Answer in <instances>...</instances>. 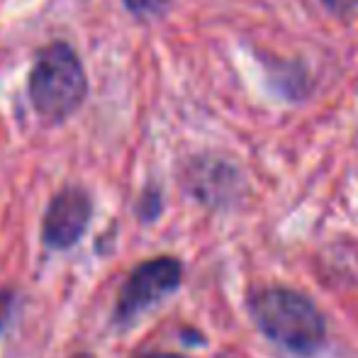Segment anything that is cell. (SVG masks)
Masks as SVG:
<instances>
[{
    "instance_id": "1",
    "label": "cell",
    "mask_w": 358,
    "mask_h": 358,
    "mask_svg": "<svg viewBox=\"0 0 358 358\" xmlns=\"http://www.w3.org/2000/svg\"><path fill=\"white\" fill-rule=\"evenodd\" d=\"M259 329L292 354L310 356L324 344V320L317 305L290 287H266L251 300Z\"/></svg>"
},
{
    "instance_id": "2",
    "label": "cell",
    "mask_w": 358,
    "mask_h": 358,
    "mask_svg": "<svg viewBox=\"0 0 358 358\" xmlns=\"http://www.w3.org/2000/svg\"><path fill=\"white\" fill-rule=\"evenodd\" d=\"M88 93L83 64L66 42H52L37 54L29 71V100L39 117L62 122L80 108Z\"/></svg>"
},
{
    "instance_id": "3",
    "label": "cell",
    "mask_w": 358,
    "mask_h": 358,
    "mask_svg": "<svg viewBox=\"0 0 358 358\" xmlns=\"http://www.w3.org/2000/svg\"><path fill=\"white\" fill-rule=\"evenodd\" d=\"M180 275H183V268L171 256L144 261L142 266L132 271V275L120 292L117 317L129 320V317L144 312L146 307H151L154 302H159L161 297L171 295L180 285Z\"/></svg>"
},
{
    "instance_id": "4",
    "label": "cell",
    "mask_w": 358,
    "mask_h": 358,
    "mask_svg": "<svg viewBox=\"0 0 358 358\" xmlns=\"http://www.w3.org/2000/svg\"><path fill=\"white\" fill-rule=\"evenodd\" d=\"M90 198L80 188H66L52 200L44 215L42 236L52 249H69L83 236L90 222Z\"/></svg>"
},
{
    "instance_id": "5",
    "label": "cell",
    "mask_w": 358,
    "mask_h": 358,
    "mask_svg": "<svg viewBox=\"0 0 358 358\" xmlns=\"http://www.w3.org/2000/svg\"><path fill=\"white\" fill-rule=\"evenodd\" d=\"M169 0H124L129 13H134L137 17H151V15H159L166 8Z\"/></svg>"
},
{
    "instance_id": "6",
    "label": "cell",
    "mask_w": 358,
    "mask_h": 358,
    "mask_svg": "<svg viewBox=\"0 0 358 358\" xmlns=\"http://www.w3.org/2000/svg\"><path fill=\"white\" fill-rule=\"evenodd\" d=\"M322 5L336 15H349L358 8V0H322Z\"/></svg>"
},
{
    "instance_id": "7",
    "label": "cell",
    "mask_w": 358,
    "mask_h": 358,
    "mask_svg": "<svg viewBox=\"0 0 358 358\" xmlns=\"http://www.w3.org/2000/svg\"><path fill=\"white\" fill-rule=\"evenodd\" d=\"M142 358H185V356H176V354H149Z\"/></svg>"
}]
</instances>
